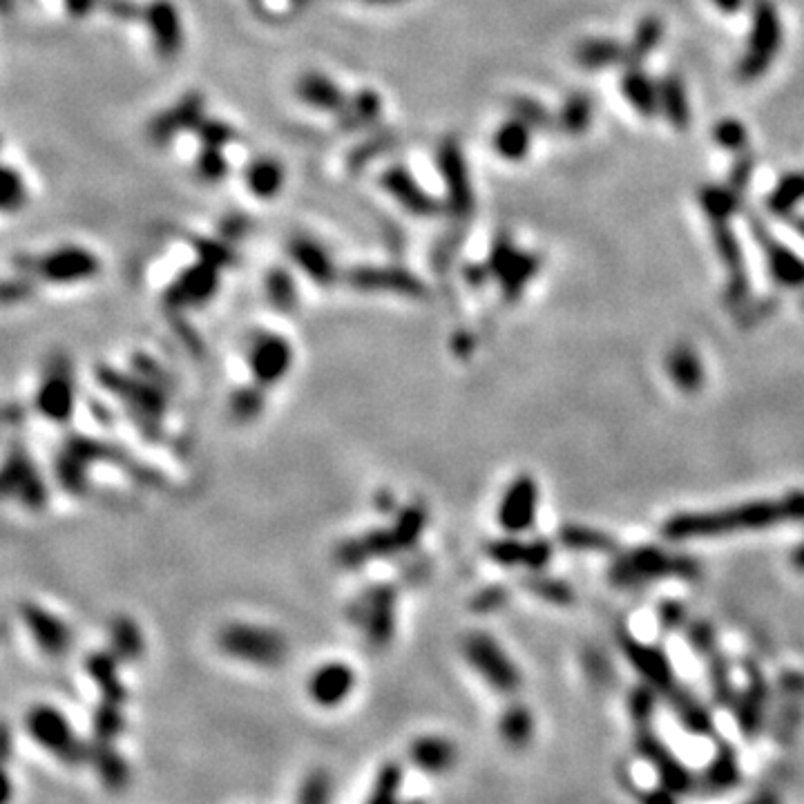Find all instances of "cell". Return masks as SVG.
<instances>
[{
	"label": "cell",
	"mask_w": 804,
	"mask_h": 804,
	"mask_svg": "<svg viewBox=\"0 0 804 804\" xmlns=\"http://www.w3.org/2000/svg\"><path fill=\"white\" fill-rule=\"evenodd\" d=\"M804 516V494L784 499L782 503H751L731 507V510H717L711 514L675 516L666 525L670 539H706L713 534H726L735 530H758L791 519Z\"/></svg>",
	"instance_id": "obj_1"
},
{
	"label": "cell",
	"mask_w": 804,
	"mask_h": 804,
	"mask_svg": "<svg viewBox=\"0 0 804 804\" xmlns=\"http://www.w3.org/2000/svg\"><path fill=\"white\" fill-rule=\"evenodd\" d=\"M427 525V512L420 505L407 507L405 512L398 514L396 523L391 528L371 530L367 534L358 536V539L344 541L338 548V561L344 568L365 566L371 559L389 557V554L405 552L414 548Z\"/></svg>",
	"instance_id": "obj_2"
},
{
	"label": "cell",
	"mask_w": 804,
	"mask_h": 804,
	"mask_svg": "<svg viewBox=\"0 0 804 804\" xmlns=\"http://www.w3.org/2000/svg\"><path fill=\"white\" fill-rule=\"evenodd\" d=\"M782 18L773 0H753L751 30L746 36V47L740 63H737V76L742 81H758L771 70L782 50Z\"/></svg>",
	"instance_id": "obj_3"
},
{
	"label": "cell",
	"mask_w": 804,
	"mask_h": 804,
	"mask_svg": "<svg viewBox=\"0 0 804 804\" xmlns=\"http://www.w3.org/2000/svg\"><path fill=\"white\" fill-rule=\"evenodd\" d=\"M219 648L228 657L257 668H277L289 655V644L273 628L257 624H231L219 635Z\"/></svg>",
	"instance_id": "obj_4"
},
{
	"label": "cell",
	"mask_w": 804,
	"mask_h": 804,
	"mask_svg": "<svg viewBox=\"0 0 804 804\" xmlns=\"http://www.w3.org/2000/svg\"><path fill=\"white\" fill-rule=\"evenodd\" d=\"M463 655L483 682L494 691L512 695L521 688V670L505 648L487 633H472L463 641Z\"/></svg>",
	"instance_id": "obj_5"
},
{
	"label": "cell",
	"mask_w": 804,
	"mask_h": 804,
	"mask_svg": "<svg viewBox=\"0 0 804 804\" xmlns=\"http://www.w3.org/2000/svg\"><path fill=\"white\" fill-rule=\"evenodd\" d=\"M398 592L391 586H373L351 606L353 621L365 633L371 648H385L396 635Z\"/></svg>",
	"instance_id": "obj_6"
},
{
	"label": "cell",
	"mask_w": 804,
	"mask_h": 804,
	"mask_svg": "<svg viewBox=\"0 0 804 804\" xmlns=\"http://www.w3.org/2000/svg\"><path fill=\"white\" fill-rule=\"evenodd\" d=\"M539 257L532 253H523L512 244L510 235L501 233L494 239L490 260H487V268L490 273L501 282L503 295L507 300L521 298L525 286L530 284L532 277L539 273Z\"/></svg>",
	"instance_id": "obj_7"
},
{
	"label": "cell",
	"mask_w": 804,
	"mask_h": 804,
	"mask_svg": "<svg viewBox=\"0 0 804 804\" xmlns=\"http://www.w3.org/2000/svg\"><path fill=\"white\" fill-rule=\"evenodd\" d=\"M438 170L447 188L449 213L458 219H465L474 210V190L469 181V170L465 164L463 150L456 139H445L438 148Z\"/></svg>",
	"instance_id": "obj_8"
},
{
	"label": "cell",
	"mask_w": 804,
	"mask_h": 804,
	"mask_svg": "<svg viewBox=\"0 0 804 804\" xmlns=\"http://www.w3.org/2000/svg\"><path fill=\"white\" fill-rule=\"evenodd\" d=\"M293 367L291 342L277 333H260L248 349V369L257 385L273 387L286 378Z\"/></svg>",
	"instance_id": "obj_9"
},
{
	"label": "cell",
	"mask_w": 804,
	"mask_h": 804,
	"mask_svg": "<svg viewBox=\"0 0 804 804\" xmlns=\"http://www.w3.org/2000/svg\"><path fill=\"white\" fill-rule=\"evenodd\" d=\"M749 228L755 237V242L760 246L764 260H767L773 280L782 286H789V289H800V286H804V257H800L796 251H791L787 244H782L780 239L762 224V219L749 217Z\"/></svg>",
	"instance_id": "obj_10"
},
{
	"label": "cell",
	"mask_w": 804,
	"mask_h": 804,
	"mask_svg": "<svg viewBox=\"0 0 804 804\" xmlns=\"http://www.w3.org/2000/svg\"><path fill=\"white\" fill-rule=\"evenodd\" d=\"M536 512H539V485L528 474L516 476L503 494L496 521L505 534H523L534 525Z\"/></svg>",
	"instance_id": "obj_11"
},
{
	"label": "cell",
	"mask_w": 804,
	"mask_h": 804,
	"mask_svg": "<svg viewBox=\"0 0 804 804\" xmlns=\"http://www.w3.org/2000/svg\"><path fill=\"white\" fill-rule=\"evenodd\" d=\"M347 282L351 289L367 291V293H396L409 295V298H420L425 295V284L418 280L414 273L398 266H358L347 273Z\"/></svg>",
	"instance_id": "obj_12"
},
{
	"label": "cell",
	"mask_w": 804,
	"mask_h": 804,
	"mask_svg": "<svg viewBox=\"0 0 804 804\" xmlns=\"http://www.w3.org/2000/svg\"><path fill=\"white\" fill-rule=\"evenodd\" d=\"M711 237L715 251L726 268V275H729L726 298H729V302H742L749 295V273H746L740 239H737L729 222H711Z\"/></svg>",
	"instance_id": "obj_13"
},
{
	"label": "cell",
	"mask_w": 804,
	"mask_h": 804,
	"mask_svg": "<svg viewBox=\"0 0 804 804\" xmlns=\"http://www.w3.org/2000/svg\"><path fill=\"white\" fill-rule=\"evenodd\" d=\"M356 684L358 675L349 664L329 662L313 670L306 691L318 706L335 708L349 700V695L356 691Z\"/></svg>",
	"instance_id": "obj_14"
},
{
	"label": "cell",
	"mask_w": 804,
	"mask_h": 804,
	"mask_svg": "<svg viewBox=\"0 0 804 804\" xmlns=\"http://www.w3.org/2000/svg\"><path fill=\"white\" fill-rule=\"evenodd\" d=\"M380 184L402 208H407L409 213H414L418 217H436L440 215V210H443L440 201L432 195H427L405 168L400 166L389 168L385 175L380 177Z\"/></svg>",
	"instance_id": "obj_15"
},
{
	"label": "cell",
	"mask_w": 804,
	"mask_h": 804,
	"mask_svg": "<svg viewBox=\"0 0 804 804\" xmlns=\"http://www.w3.org/2000/svg\"><path fill=\"white\" fill-rule=\"evenodd\" d=\"M550 545L545 541H519L516 534H507L505 539H499L487 545V557L505 568H528L532 572H539L545 563L550 561Z\"/></svg>",
	"instance_id": "obj_16"
},
{
	"label": "cell",
	"mask_w": 804,
	"mask_h": 804,
	"mask_svg": "<svg viewBox=\"0 0 804 804\" xmlns=\"http://www.w3.org/2000/svg\"><path fill=\"white\" fill-rule=\"evenodd\" d=\"M409 760L416 769L429 775H443L454 769L458 749L452 740L440 735H423L409 746Z\"/></svg>",
	"instance_id": "obj_17"
},
{
	"label": "cell",
	"mask_w": 804,
	"mask_h": 804,
	"mask_svg": "<svg viewBox=\"0 0 804 804\" xmlns=\"http://www.w3.org/2000/svg\"><path fill=\"white\" fill-rule=\"evenodd\" d=\"M217 271L219 268L210 266L206 262L190 266L188 271L181 273L179 280L170 286V291L166 295L168 302L175 306L206 302L210 295L217 291V282H219Z\"/></svg>",
	"instance_id": "obj_18"
},
{
	"label": "cell",
	"mask_w": 804,
	"mask_h": 804,
	"mask_svg": "<svg viewBox=\"0 0 804 804\" xmlns=\"http://www.w3.org/2000/svg\"><path fill=\"white\" fill-rule=\"evenodd\" d=\"M148 25L159 56L172 59L181 50V21L177 9L168 0H157L148 7Z\"/></svg>",
	"instance_id": "obj_19"
},
{
	"label": "cell",
	"mask_w": 804,
	"mask_h": 804,
	"mask_svg": "<svg viewBox=\"0 0 804 804\" xmlns=\"http://www.w3.org/2000/svg\"><path fill=\"white\" fill-rule=\"evenodd\" d=\"M204 119V97L193 92L188 97L181 99L175 108L166 114H159V117L152 121L150 134L155 141H168L170 137H175L177 132L197 128V123Z\"/></svg>",
	"instance_id": "obj_20"
},
{
	"label": "cell",
	"mask_w": 804,
	"mask_h": 804,
	"mask_svg": "<svg viewBox=\"0 0 804 804\" xmlns=\"http://www.w3.org/2000/svg\"><path fill=\"white\" fill-rule=\"evenodd\" d=\"M289 253L293 257V262L298 264L313 282L329 286L338 280V271H335V264L329 253L324 251L318 242H313V239L293 237L289 244Z\"/></svg>",
	"instance_id": "obj_21"
},
{
	"label": "cell",
	"mask_w": 804,
	"mask_h": 804,
	"mask_svg": "<svg viewBox=\"0 0 804 804\" xmlns=\"http://www.w3.org/2000/svg\"><path fill=\"white\" fill-rule=\"evenodd\" d=\"M657 90H659V112L664 114L670 126L679 132H684L691 126V101H688V92L682 76L666 74L664 79L657 83Z\"/></svg>",
	"instance_id": "obj_22"
},
{
	"label": "cell",
	"mask_w": 804,
	"mask_h": 804,
	"mask_svg": "<svg viewBox=\"0 0 804 804\" xmlns=\"http://www.w3.org/2000/svg\"><path fill=\"white\" fill-rule=\"evenodd\" d=\"M621 94L641 117L650 119L659 112L657 83L644 70H639V65H628L626 74L621 76Z\"/></svg>",
	"instance_id": "obj_23"
},
{
	"label": "cell",
	"mask_w": 804,
	"mask_h": 804,
	"mask_svg": "<svg viewBox=\"0 0 804 804\" xmlns=\"http://www.w3.org/2000/svg\"><path fill=\"white\" fill-rule=\"evenodd\" d=\"M295 90H298V97L315 110L342 112L344 105H347V97H344V92L338 85H335L329 76L318 72L304 74Z\"/></svg>",
	"instance_id": "obj_24"
},
{
	"label": "cell",
	"mask_w": 804,
	"mask_h": 804,
	"mask_svg": "<svg viewBox=\"0 0 804 804\" xmlns=\"http://www.w3.org/2000/svg\"><path fill=\"white\" fill-rule=\"evenodd\" d=\"M574 59L586 70H601V67L626 63V47L615 38H586L579 43Z\"/></svg>",
	"instance_id": "obj_25"
},
{
	"label": "cell",
	"mask_w": 804,
	"mask_h": 804,
	"mask_svg": "<svg viewBox=\"0 0 804 804\" xmlns=\"http://www.w3.org/2000/svg\"><path fill=\"white\" fill-rule=\"evenodd\" d=\"M664 38V23L662 18L650 14L644 16L635 27L633 41L626 47V65H641L650 54L657 50V45Z\"/></svg>",
	"instance_id": "obj_26"
},
{
	"label": "cell",
	"mask_w": 804,
	"mask_h": 804,
	"mask_svg": "<svg viewBox=\"0 0 804 804\" xmlns=\"http://www.w3.org/2000/svg\"><path fill=\"white\" fill-rule=\"evenodd\" d=\"M742 193H737L733 186H704L700 190V206L708 222H729V219L740 210Z\"/></svg>",
	"instance_id": "obj_27"
},
{
	"label": "cell",
	"mask_w": 804,
	"mask_h": 804,
	"mask_svg": "<svg viewBox=\"0 0 804 804\" xmlns=\"http://www.w3.org/2000/svg\"><path fill=\"white\" fill-rule=\"evenodd\" d=\"M382 112V101L373 90H362L358 92V97H353L347 101L342 112H340V123L344 130H360L369 128L373 123H378Z\"/></svg>",
	"instance_id": "obj_28"
},
{
	"label": "cell",
	"mask_w": 804,
	"mask_h": 804,
	"mask_svg": "<svg viewBox=\"0 0 804 804\" xmlns=\"http://www.w3.org/2000/svg\"><path fill=\"white\" fill-rule=\"evenodd\" d=\"M499 735L512 749H523L534 735V717L528 706L512 704L507 706L499 720Z\"/></svg>",
	"instance_id": "obj_29"
},
{
	"label": "cell",
	"mask_w": 804,
	"mask_h": 804,
	"mask_svg": "<svg viewBox=\"0 0 804 804\" xmlns=\"http://www.w3.org/2000/svg\"><path fill=\"white\" fill-rule=\"evenodd\" d=\"M246 186L260 199H271L284 186V168L275 159H257L246 168Z\"/></svg>",
	"instance_id": "obj_30"
},
{
	"label": "cell",
	"mask_w": 804,
	"mask_h": 804,
	"mask_svg": "<svg viewBox=\"0 0 804 804\" xmlns=\"http://www.w3.org/2000/svg\"><path fill=\"white\" fill-rule=\"evenodd\" d=\"M802 201H804V172L798 170L784 175L778 184H775L767 199V206L773 215L789 217Z\"/></svg>",
	"instance_id": "obj_31"
},
{
	"label": "cell",
	"mask_w": 804,
	"mask_h": 804,
	"mask_svg": "<svg viewBox=\"0 0 804 804\" xmlns=\"http://www.w3.org/2000/svg\"><path fill=\"white\" fill-rule=\"evenodd\" d=\"M530 137L532 128L525 126L519 119H512L496 130L494 150L507 161H521L530 150Z\"/></svg>",
	"instance_id": "obj_32"
},
{
	"label": "cell",
	"mask_w": 804,
	"mask_h": 804,
	"mask_svg": "<svg viewBox=\"0 0 804 804\" xmlns=\"http://www.w3.org/2000/svg\"><path fill=\"white\" fill-rule=\"evenodd\" d=\"M592 114H595V108H592V99L588 94L574 92L563 101L557 117V126L566 134H574V137H577V134H583L590 128Z\"/></svg>",
	"instance_id": "obj_33"
},
{
	"label": "cell",
	"mask_w": 804,
	"mask_h": 804,
	"mask_svg": "<svg viewBox=\"0 0 804 804\" xmlns=\"http://www.w3.org/2000/svg\"><path fill=\"white\" fill-rule=\"evenodd\" d=\"M266 298L277 311L291 313L298 306V289H295L293 277L282 271V268H273L266 275Z\"/></svg>",
	"instance_id": "obj_34"
},
{
	"label": "cell",
	"mask_w": 804,
	"mask_h": 804,
	"mask_svg": "<svg viewBox=\"0 0 804 804\" xmlns=\"http://www.w3.org/2000/svg\"><path fill=\"white\" fill-rule=\"evenodd\" d=\"M266 407V394L262 385L239 387L231 396V414L239 423H253L257 416H262Z\"/></svg>",
	"instance_id": "obj_35"
},
{
	"label": "cell",
	"mask_w": 804,
	"mask_h": 804,
	"mask_svg": "<svg viewBox=\"0 0 804 804\" xmlns=\"http://www.w3.org/2000/svg\"><path fill=\"white\" fill-rule=\"evenodd\" d=\"M402 782H405V771H402L400 764L387 762L385 767L378 771L376 780H373L369 802H376V804L394 802L400 796Z\"/></svg>",
	"instance_id": "obj_36"
},
{
	"label": "cell",
	"mask_w": 804,
	"mask_h": 804,
	"mask_svg": "<svg viewBox=\"0 0 804 804\" xmlns=\"http://www.w3.org/2000/svg\"><path fill=\"white\" fill-rule=\"evenodd\" d=\"M510 110H512L514 119L523 121L525 126L532 130H550V128H554V123H557V119H554L539 101L528 99V97L512 99Z\"/></svg>",
	"instance_id": "obj_37"
},
{
	"label": "cell",
	"mask_w": 804,
	"mask_h": 804,
	"mask_svg": "<svg viewBox=\"0 0 804 804\" xmlns=\"http://www.w3.org/2000/svg\"><path fill=\"white\" fill-rule=\"evenodd\" d=\"M670 373H673V378L679 382V385L684 387H693L697 380H700V360L695 358V353L688 349V347H677L673 353H670Z\"/></svg>",
	"instance_id": "obj_38"
},
{
	"label": "cell",
	"mask_w": 804,
	"mask_h": 804,
	"mask_svg": "<svg viewBox=\"0 0 804 804\" xmlns=\"http://www.w3.org/2000/svg\"><path fill=\"white\" fill-rule=\"evenodd\" d=\"M713 139L720 148L729 152H742L749 143V130L744 128L742 121L737 119H722L713 126Z\"/></svg>",
	"instance_id": "obj_39"
},
{
	"label": "cell",
	"mask_w": 804,
	"mask_h": 804,
	"mask_svg": "<svg viewBox=\"0 0 804 804\" xmlns=\"http://www.w3.org/2000/svg\"><path fill=\"white\" fill-rule=\"evenodd\" d=\"M195 248L201 257V262H206L215 268L235 264V253L226 244L215 242V239H195Z\"/></svg>",
	"instance_id": "obj_40"
},
{
	"label": "cell",
	"mask_w": 804,
	"mask_h": 804,
	"mask_svg": "<svg viewBox=\"0 0 804 804\" xmlns=\"http://www.w3.org/2000/svg\"><path fill=\"white\" fill-rule=\"evenodd\" d=\"M197 172H199V177L206 179V181H219V179H222L228 172V164H226V159L222 155V148L206 146L204 152L199 155Z\"/></svg>",
	"instance_id": "obj_41"
},
{
	"label": "cell",
	"mask_w": 804,
	"mask_h": 804,
	"mask_svg": "<svg viewBox=\"0 0 804 804\" xmlns=\"http://www.w3.org/2000/svg\"><path fill=\"white\" fill-rule=\"evenodd\" d=\"M333 782L329 778V773L315 771L309 778L304 780L300 789V800L302 802H327L331 798Z\"/></svg>",
	"instance_id": "obj_42"
},
{
	"label": "cell",
	"mask_w": 804,
	"mask_h": 804,
	"mask_svg": "<svg viewBox=\"0 0 804 804\" xmlns=\"http://www.w3.org/2000/svg\"><path fill=\"white\" fill-rule=\"evenodd\" d=\"M389 146H391L389 134H380V137H373V139L365 141L360 148H356L349 155V168L351 170H362L373 157H378L380 152H385Z\"/></svg>",
	"instance_id": "obj_43"
},
{
	"label": "cell",
	"mask_w": 804,
	"mask_h": 804,
	"mask_svg": "<svg viewBox=\"0 0 804 804\" xmlns=\"http://www.w3.org/2000/svg\"><path fill=\"white\" fill-rule=\"evenodd\" d=\"M197 130H199L201 141H204L206 146H213V148H222V146H226V143H231L235 139V130L231 126H226V123H222V121L201 119L197 123Z\"/></svg>",
	"instance_id": "obj_44"
},
{
	"label": "cell",
	"mask_w": 804,
	"mask_h": 804,
	"mask_svg": "<svg viewBox=\"0 0 804 804\" xmlns=\"http://www.w3.org/2000/svg\"><path fill=\"white\" fill-rule=\"evenodd\" d=\"M528 588L534 592V595H539V597L548 599V601L563 603V601L570 599L568 588L563 586V583L552 581V579H536V577H534V579L528 583Z\"/></svg>",
	"instance_id": "obj_45"
},
{
	"label": "cell",
	"mask_w": 804,
	"mask_h": 804,
	"mask_svg": "<svg viewBox=\"0 0 804 804\" xmlns=\"http://www.w3.org/2000/svg\"><path fill=\"white\" fill-rule=\"evenodd\" d=\"M753 166H755V161H753L751 155H744L733 164L731 175H729V186H733L737 193H744V188L749 186V179L753 175Z\"/></svg>",
	"instance_id": "obj_46"
},
{
	"label": "cell",
	"mask_w": 804,
	"mask_h": 804,
	"mask_svg": "<svg viewBox=\"0 0 804 804\" xmlns=\"http://www.w3.org/2000/svg\"><path fill=\"white\" fill-rule=\"evenodd\" d=\"M244 231H246V222H244V219L239 217V215H233V217L228 219V222L224 224V233H226L228 237H242Z\"/></svg>",
	"instance_id": "obj_47"
},
{
	"label": "cell",
	"mask_w": 804,
	"mask_h": 804,
	"mask_svg": "<svg viewBox=\"0 0 804 804\" xmlns=\"http://www.w3.org/2000/svg\"><path fill=\"white\" fill-rule=\"evenodd\" d=\"M711 3L717 9H720L722 14H735V12H740V9H742L744 0H711Z\"/></svg>",
	"instance_id": "obj_48"
},
{
	"label": "cell",
	"mask_w": 804,
	"mask_h": 804,
	"mask_svg": "<svg viewBox=\"0 0 804 804\" xmlns=\"http://www.w3.org/2000/svg\"><path fill=\"white\" fill-rule=\"evenodd\" d=\"M487 273H490V268H487V266H469L465 275H467V280L472 284H481L487 277Z\"/></svg>",
	"instance_id": "obj_49"
},
{
	"label": "cell",
	"mask_w": 804,
	"mask_h": 804,
	"mask_svg": "<svg viewBox=\"0 0 804 804\" xmlns=\"http://www.w3.org/2000/svg\"><path fill=\"white\" fill-rule=\"evenodd\" d=\"M791 224H793V228H796V231H798V235L804 239V215L793 217Z\"/></svg>",
	"instance_id": "obj_50"
},
{
	"label": "cell",
	"mask_w": 804,
	"mask_h": 804,
	"mask_svg": "<svg viewBox=\"0 0 804 804\" xmlns=\"http://www.w3.org/2000/svg\"><path fill=\"white\" fill-rule=\"evenodd\" d=\"M371 3H398V0H371Z\"/></svg>",
	"instance_id": "obj_51"
}]
</instances>
